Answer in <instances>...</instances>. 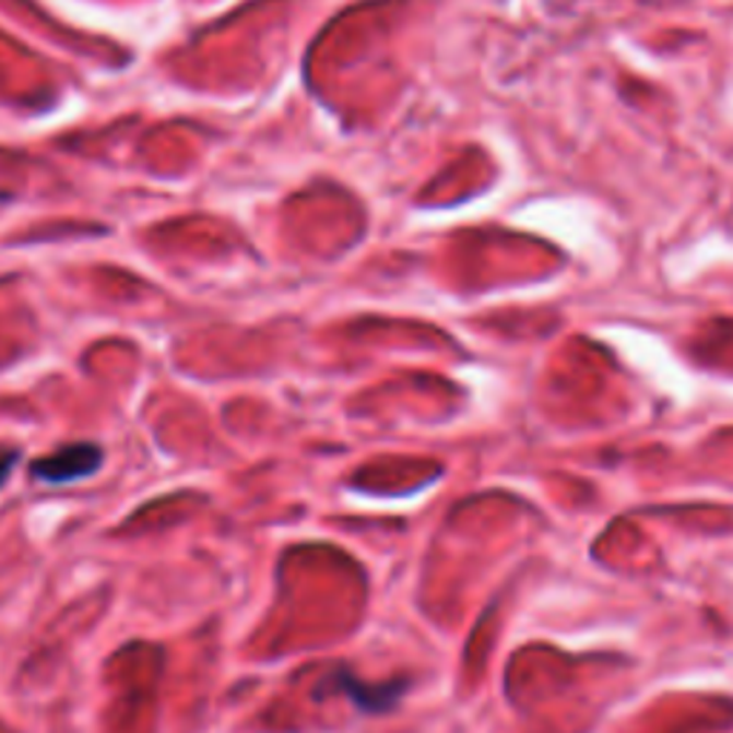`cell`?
Returning <instances> with one entry per match:
<instances>
[{
    "instance_id": "cell-3",
    "label": "cell",
    "mask_w": 733,
    "mask_h": 733,
    "mask_svg": "<svg viewBox=\"0 0 733 733\" xmlns=\"http://www.w3.org/2000/svg\"><path fill=\"white\" fill-rule=\"evenodd\" d=\"M15 459H17L15 453H9V456H3V459H0V484L7 482L9 470H12V464H15Z\"/></svg>"
},
{
    "instance_id": "cell-2",
    "label": "cell",
    "mask_w": 733,
    "mask_h": 733,
    "mask_svg": "<svg viewBox=\"0 0 733 733\" xmlns=\"http://www.w3.org/2000/svg\"><path fill=\"white\" fill-rule=\"evenodd\" d=\"M335 690L347 696L350 702L362 708L364 713H387L393 711L395 705L401 702V696L407 690V682L404 679H390V682H362L350 673H339L335 682L330 679Z\"/></svg>"
},
{
    "instance_id": "cell-1",
    "label": "cell",
    "mask_w": 733,
    "mask_h": 733,
    "mask_svg": "<svg viewBox=\"0 0 733 733\" xmlns=\"http://www.w3.org/2000/svg\"><path fill=\"white\" fill-rule=\"evenodd\" d=\"M104 453L98 445H72L32 464V476L49 484H67L92 476L101 468Z\"/></svg>"
}]
</instances>
